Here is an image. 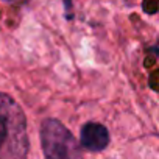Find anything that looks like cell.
Segmentation results:
<instances>
[{
	"mask_svg": "<svg viewBox=\"0 0 159 159\" xmlns=\"http://www.w3.org/2000/svg\"><path fill=\"white\" fill-rule=\"evenodd\" d=\"M27 151L25 114L13 97L0 92V159H25Z\"/></svg>",
	"mask_w": 159,
	"mask_h": 159,
	"instance_id": "cell-1",
	"label": "cell"
},
{
	"mask_svg": "<svg viewBox=\"0 0 159 159\" xmlns=\"http://www.w3.org/2000/svg\"><path fill=\"white\" fill-rule=\"evenodd\" d=\"M41 143L45 159H83L76 139L56 119L42 122Z\"/></svg>",
	"mask_w": 159,
	"mask_h": 159,
	"instance_id": "cell-2",
	"label": "cell"
},
{
	"mask_svg": "<svg viewBox=\"0 0 159 159\" xmlns=\"http://www.w3.org/2000/svg\"><path fill=\"white\" fill-rule=\"evenodd\" d=\"M109 143V133L105 125L89 122L81 128V145L89 151H102Z\"/></svg>",
	"mask_w": 159,
	"mask_h": 159,
	"instance_id": "cell-3",
	"label": "cell"
}]
</instances>
